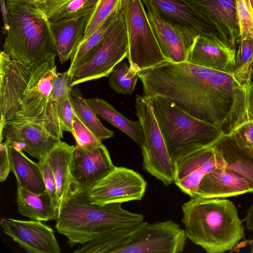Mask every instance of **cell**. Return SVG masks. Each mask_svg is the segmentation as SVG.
Returning a JSON list of instances; mask_svg holds the SVG:
<instances>
[{"mask_svg":"<svg viewBox=\"0 0 253 253\" xmlns=\"http://www.w3.org/2000/svg\"><path fill=\"white\" fill-rule=\"evenodd\" d=\"M137 74L143 96L164 97L225 134L233 132L247 109L246 89L232 73L167 61Z\"/></svg>","mask_w":253,"mask_h":253,"instance_id":"cell-1","label":"cell"},{"mask_svg":"<svg viewBox=\"0 0 253 253\" xmlns=\"http://www.w3.org/2000/svg\"><path fill=\"white\" fill-rule=\"evenodd\" d=\"M55 59L51 57L36 67L12 59L1 51L0 125L9 121H30L61 140L64 131L50 104L57 74Z\"/></svg>","mask_w":253,"mask_h":253,"instance_id":"cell-2","label":"cell"},{"mask_svg":"<svg viewBox=\"0 0 253 253\" xmlns=\"http://www.w3.org/2000/svg\"><path fill=\"white\" fill-rule=\"evenodd\" d=\"M188 238L207 253L231 250L245 237V227L233 203L227 199L190 198L181 207Z\"/></svg>","mask_w":253,"mask_h":253,"instance_id":"cell-3","label":"cell"},{"mask_svg":"<svg viewBox=\"0 0 253 253\" xmlns=\"http://www.w3.org/2000/svg\"><path fill=\"white\" fill-rule=\"evenodd\" d=\"M121 205L120 203L92 204L87 192L72 188L59 209L55 227L72 247L77 244L84 245L104 232L143 222V215L125 210Z\"/></svg>","mask_w":253,"mask_h":253,"instance_id":"cell-4","label":"cell"},{"mask_svg":"<svg viewBox=\"0 0 253 253\" xmlns=\"http://www.w3.org/2000/svg\"><path fill=\"white\" fill-rule=\"evenodd\" d=\"M8 29L3 51L15 60L37 67L57 50L48 17L33 3L6 0Z\"/></svg>","mask_w":253,"mask_h":253,"instance_id":"cell-5","label":"cell"},{"mask_svg":"<svg viewBox=\"0 0 253 253\" xmlns=\"http://www.w3.org/2000/svg\"><path fill=\"white\" fill-rule=\"evenodd\" d=\"M149 98L173 163L199 150L213 146L225 135L219 127L192 116L164 97Z\"/></svg>","mask_w":253,"mask_h":253,"instance_id":"cell-6","label":"cell"},{"mask_svg":"<svg viewBox=\"0 0 253 253\" xmlns=\"http://www.w3.org/2000/svg\"><path fill=\"white\" fill-rule=\"evenodd\" d=\"M126 28L130 69L138 72L167 61L156 41L142 0H120Z\"/></svg>","mask_w":253,"mask_h":253,"instance_id":"cell-7","label":"cell"},{"mask_svg":"<svg viewBox=\"0 0 253 253\" xmlns=\"http://www.w3.org/2000/svg\"><path fill=\"white\" fill-rule=\"evenodd\" d=\"M125 19L119 12L105 36L85 62L70 78L72 87L79 84L109 76L128 53Z\"/></svg>","mask_w":253,"mask_h":253,"instance_id":"cell-8","label":"cell"},{"mask_svg":"<svg viewBox=\"0 0 253 253\" xmlns=\"http://www.w3.org/2000/svg\"><path fill=\"white\" fill-rule=\"evenodd\" d=\"M135 107L145 137L144 143L141 147L143 167L164 185L169 186L173 182V163L155 118L150 98L137 95Z\"/></svg>","mask_w":253,"mask_h":253,"instance_id":"cell-9","label":"cell"},{"mask_svg":"<svg viewBox=\"0 0 253 253\" xmlns=\"http://www.w3.org/2000/svg\"><path fill=\"white\" fill-rule=\"evenodd\" d=\"M187 238L185 230L172 220L142 222L115 253H179L184 251Z\"/></svg>","mask_w":253,"mask_h":253,"instance_id":"cell-10","label":"cell"},{"mask_svg":"<svg viewBox=\"0 0 253 253\" xmlns=\"http://www.w3.org/2000/svg\"><path fill=\"white\" fill-rule=\"evenodd\" d=\"M147 182L132 169L115 166L106 176L94 184L87 194L91 203L98 205L141 200Z\"/></svg>","mask_w":253,"mask_h":253,"instance_id":"cell-11","label":"cell"},{"mask_svg":"<svg viewBox=\"0 0 253 253\" xmlns=\"http://www.w3.org/2000/svg\"><path fill=\"white\" fill-rule=\"evenodd\" d=\"M206 23L210 38L236 48L240 38L236 0H185Z\"/></svg>","mask_w":253,"mask_h":253,"instance_id":"cell-12","label":"cell"},{"mask_svg":"<svg viewBox=\"0 0 253 253\" xmlns=\"http://www.w3.org/2000/svg\"><path fill=\"white\" fill-rule=\"evenodd\" d=\"M115 166L106 147L75 146L71 162L72 188L87 192L111 172Z\"/></svg>","mask_w":253,"mask_h":253,"instance_id":"cell-13","label":"cell"},{"mask_svg":"<svg viewBox=\"0 0 253 253\" xmlns=\"http://www.w3.org/2000/svg\"><path fill=\"white\" fill-rule=\"evenodd\" d=\"M220 167H225L224 162L214 148L202 149L173 163V182L183 193L195 197L203 177Z\"/></svg>","mask_w":253,"mask_h":253,"instance_id":"cell-14","label":"cell"},{"mask_svg":"<svg viewBox=\"0 0 253 253\" xmlns=\"http://www.w3.org/2000/svg\"><path fill=\"white\" fill-rule=\"evenodd\" d=\"M0 142L24 150L38 160L45 157L58 140L42 126L28 121H9L0 125Z\"/></svg>","mask_w":253,"mask_h":253,"instance_id":"cell-15","label":"cell"},{"mask_svg":"<svg viewBox=\"0 0 253 253\" xmlns=\"http://www.w3.org/2000/svg\"><path fill=\"white\" fill-rule=\"evenodd\" d=\"M3 232L10 237L28 253H60L54 230L42 221L3 218Z\"/></svg>","mask_w":253,"mask_h":253,"instance_id":"cell-16","label":"cell"},{"mask_svg":"<svg viewBox=\"0 0 253 253\" xmlns=\"http://www.w3.org/2000/svg\"><path fill=\"white\" fill-rule=\"evenodd\" d=\"M147 9L176 28L193 44L195 38H210L208 27L200 15L185 0H142Z\"/></svg>","mask_w":253,"mask_h":253,"instance_id":"cell-17","label":"cell"},{"mask_svg":"<svg viewBox=\"0 0 253 253\" xmlns=\"http://www.w3.org/2000/svg\"><path fill=\"white\" fill-rule=\"evenodd\" d=\"M236 48L203 35L197 36L186 61L198 66L233 73Z\"/></svg>","mask_w":253,"mask_h":253,"instance_id":"cell-18","label":"cell"},{"mask_svg":"<svg viewBox=\"0 0 253 253\" xmlns=\"http://www.w3.org/2000/svg\"><path fill=\"white\" fill-rule=\"evenodd\" d=\"M147 15L159 48L167 61L186 62L193 44L179 30L153 10L147 9Z\"/></svg>","mask_w":253,"mask_h":253,"instance_id":"cell-19","label":"cell"},{"mask_svg":"<svg viewBox=\"0 0 253 253\" xmlns=\"http://www.w3.org/2000/svg\"><path fill=\"white\" fill-rule=\"evenodd\" d=\"M212 147L221 155L225 168L244 178L253 193V147L243 143L234 132L224 135Z\"/></svg>","mask_w":253,"mask_h":253,"instance_id":"cell-20","label":"cell"},{"mask_svg":"<svg viewBox=\"0 0 253 253\" xmlns=\"http://www.w3.org/2000/svg\"><path fill=\"white\" fill-rule=\"evenodd\" d=\"M248 192H250V188L244 178L231 170L220 167L203 177L199 185L196 196L222 198Z\"/></svg>","mask_w":253,"mask_h":253,"instance_id":"cell-21","label":"cell"},{"mask_svg":"<svg viewBox=\"0 0 253 253\" xmlns=\"http://www.w3.org/2000/svg\"><path fill=\"white\" fill-rule=\"evenodd\" d=\"M75 147L60 140L45 157L55 178L58 209L72 190L71 162Z\"/></svg>","mask_w":253,"mask_h":253,"instance_id":"cell-22","label":"cell"},{"mask_svg":"<svg viewBox=\"0 0 253 253\" xmlns=\"http://www.w3.org/2000/svg\"><path fill=\"white\" fill-rule=\"evenodd\" d=\"M88 16L50 22L61 63L70 58L84 36Z\"/></svg>","mask_w":253,"mask_h":253,"instance_id":"cell-23","label":"cell"},{"mask_svg":"<svg viewBox=\"0 0 253 253\" xmlns=\"http://www.w3.org/2000/svg\"><path fill=\"white\" fill-rule=\"evenodd\" d=\"M8 153L10 171L16 178L17 186L38 195L46 193L42 173L38 163L12 145H8Z\"/></svg>","mask_w":253,"mask_h":253,"instance_id":"cell-24","label":"cell"},{"mask_svg":"<svg viewBox=\"0 0 253 253\" xmlns=\"http://www.w3.org/2000/svg\"><path fill=\"white\" fill-rule=\"evenodd\" d=\"M94 112L134 140L141 148L145 142L143 129L140 121H131L118 112L106 101L98 98L86 99Z\"/></svg>","mask_w":253,"mask_h":253,"instance_id":"cell-25","label":"cell"},{"mask_svg":"<svg viewBox=\"0 0 253 253\" xmlns=\"http://www.w3.org/2000/svg\"><path fill=\"white\" fill-rule=\"evenodd\" d=\"M16 202L19 213L30 219L46 221L57 217L58 210L46 192L38 195L17 186Z\"/></svg>","mask_w":253,"mask_h":253,"instance_id":"cell-26","label":"cell"},{"mask_svg":"<svg viewBox=\"0 0 253 253\" xmlns=\"http://www.w3.org/2000/svg\"><path fill=\"white\" fill-rule=\"evenodd\" d=\"M137 226L116 228L104 232L77 249L74 253H115L118 248L130 239Z\"/></svg>","mask_w":253,"mask_h":253,"instance_id":"cell-27","label":"cell"},{"mask_svg":"<svg viewBox=\"0 0 253 253\" xmlns=\"http://www.w3.org/2000/svg\"><path fill=\"white\" fill-rule=\"evenodd\" d=\"M69 94L75 113L99 140L102 141L114 137V131L108 129L102 124L78 86L76 88L70 87Z\"/></svg>","mask_w":253,"mask_h":253,"instance_id":"cell-28","label":"cell"},{"mask_svg":"<svg viewBox=\"0 0 253 253\" xmlns=\"http://www.w3.org/2000/svg\"><path fill=\"white\" fill-rule=\"evenodd\" d=\"M119 12V8L111 15L90 36L81 41L70 58V66L67 71L70 78L74 71L83 64L94 51L105 36Z\"/></svg>","mask_w":253,"mask_h":253,"instance_id":"cell-29","label":"cell"},{"mask_svg":"<svg viewBox=\"0 0 253 253\" xmlns=\"http://www.w3.org/2000/svg\"><path fill=\"white\" fill-rule=\"evenodd\" d=\"M233 75L241 84L251 82L253 74V37L237 42Z\"/></svg>","mask_w":253,"mask_h":253,"instance_id":"cell-30","label":"cell"},{"mask_svg":"<svg viewBox=\"0 0 253 253\" xmlns=\"http://www.w3.org/2000/svg\"><path fill=\"white\" fill-rule=\"evenodd\" d=\"M110 75L109 84L114 90L120 94L132 93L139 77L125 62L119 64Z\"/></svg>","mask_w":253,"mask_h":253,"instance_id":"cell-31","label":"cell"},{"mask_svg":"<svg viewBox=\"0 0 253 253\" xmlns=\"http://www.w3.org/2000/svg\"><path fill=\"white\" fill-rule=\"evenodd\" d=\"M120 0H99L93 12L88 16L85 30L82 41L98 29L105 20L119 9Z\"/></svg>","mask_w":253,"mask_h":253,"instance_id":"cell-32","label":"cell"},{"mask_svg":"<svg viewBox=\"0 0 253 253\" xmlns=\"http://www.w3.org/2000/svg\"><path fill=\"white\" fill-rule=\"evenodd\" d=\"M99 0H73L48 19L54 22L62 19L78 18L91 14Z\"/></svg>","mask_w":253,"mask_h":253,"instance_id":"cell-33","label":"cell"},{"mask_svg":"<svg viewBox=\"0 0 253 253\" xmlns=\"http://www.w3.org/2000/svg\"><path fill=\"white\" fill-rule=\"evenodd\" d=\"M236 2L239 39L253 37V8L250 0H236Z\"/></svg>","mask_w":253,"mask_h":253,"instance_id":"cell-34","label":"cell"},{"mask_svg":"<svg viewBox=\"0 0 253 253\" xmlns=\"http://www.w3.org/2000/svg\"><path fill=\"white\" fill-rule=\"evenodd\" d=\"M71 133L76 140L77 147H86L102 144V141L84 124L75 112Z\"/></svg>","mask_w":253,"mask_h":253,"instance_id":"cell-35","label":"cell"},{"mask_svg":"<svg viewBox=\"0 0 253 253\" xmlns=\"http://www.w3.org/2000/svg\"><path fill=\"white\" fill-rule=\"evenodd\" d=\"M38 164L42 173L46 192L53 206L59 211L55 178L50 168L45 159V157L38 160Z\"/></svg>","mask_w":253,"mask_h":253,"instance_id":"cell-36","label":"cell"},{"mask_svg":"<svg viewBox=\"0 0 253 253\" xmlns=\"http://www.w3.org/2000/svg\"><path fill=\"white\" fill-rule=\"evenodd\" d=\"M74 116V110L68 94L62 102L59 113V119L63 131L72 133Z\"/></svg>","mask_w":253,"mask_h":253,"instance_id":"cell-37","label":"cell"},{"mask_svg":"<svg viewBox=\"0 0 253 253\" xmlns=\"http://www.w3.org/2000/svg\"><path fill=\"white\" fill-rule=\"evenodd\" d=\"M73 0H34L33 4L49 18Z\"/></svg>","mask_w":253,"mask_h":253,"instance_id":"cell-38","label":"cell"},{"mask_svg":"<svg viewBox=\"0 0 253 253\" xmlns=\"http://www.w3.org/2000/svg\"><path fill=\"white\" fill-rule=\"evenodd\" d=\"M234 133L245 144L253 147V117L240 126Z\"/></svg>","mask_w":253,"mask_h":253,"instance_id":"cell-39","label":"cell"},{"mask_svg":"<svg viewBox=\"0 0 253 253\" xmlns=\"http://www.w3.org/2000/svg\"><path fill=\"white\" fill-rule=\"evenodd\" d=\"M9 144L5 140L0 142V181H4L10 171L8 147Z\"/></svg>","mask_w":253,"mask_h":253,"instance_id":"cell-40","label":"cell"},{"mask_svg":"<svg viewBox=\"0 0 253 253\" xmlns=\"http://www.w3.org/2000/svg\"><path fill=\"white\" fill-rule=\"evenodd\" d=\"M1 12L3 21V32L6 34L8 29V17L6 3L4 0H0Z\"/></svg>","mask_w":253,"mask_h":253,"instance_id":"cell-41","label":"cell"},{"mask_svg":"<svg viewBox=\"0 0 253 253\" xmlns=\"http://www.w3.org/2000/svg\"><path fill=\"white\" fill-rule=\"evenodd\" d=\"M246 227L251 231H253V204L247 211V214L245 218Z\"/></svg>","mask_w":253,"mask_h":253,"instance_id":"cell-42","label":"cell"},{"mask_svg":"<svg viewBox=\"0 0 253 253\" xmlns=\"http://www.w3.org/2000/svg\"><path fill=\"white\" fill-rule=\"evenodd\" d=\"M250 242V246L251 248V252L253 253V240L249 241Z\"/></svg>","mask_w":253,"mask_h":253,"instance_id":"cell-43","label":"cell"},{"mask_svg":"<svg viewBox=\"0 0 253 253\" xmlns=\"http://www.w3.org/2000/svg\"><path fill=\"white\" fill-rule=\"evenodd\" d=\"M251 82L252 84L253 87V74L252 77L251 78Z\"/></svg>","mask_w":253,"mask_h":253,"instance_id":"cell-44","label":"cell"},{"mask_svg":"<svg viewBox=\"0 0 253 253\" xmlns=\"http://www.w3.org/2000/svg\"><path fill=\"white\" fill-rule=\"evenodd\" d=\"M26 0V1L30 2H32V3H33L34 1V0Z\"/></svg>","mask_w":253,"mask_h":253,"instance_id":"cell-45","label":"cell"},{"mask_svg":"<svg viewBox=\"0 0 253 253\" xmlns=\"http://www.w3.org/2000/svg\"><path fill=\"white\" fill-rule=\"evenodd\" d=\"M251 1V2L252 3V6H253V0H250Z\"/></svg>","mask_w":253,"mask_h":253,"instance_id":"cell-46","label":"cell"}]
</instances>
